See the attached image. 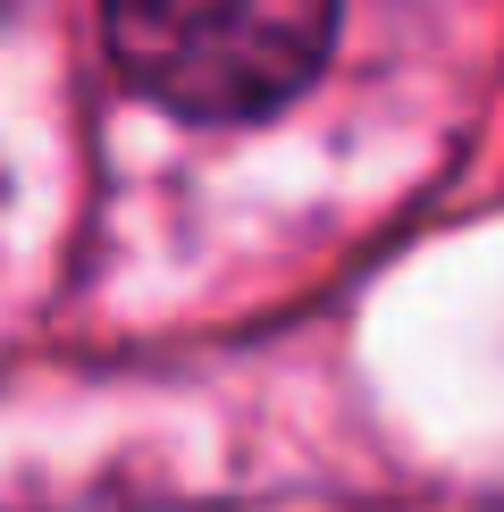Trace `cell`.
<instances>
[{
	"instance_id": "obj_2",
	"label": "cell",
	"mask_w": 504,
	"mask_h": 512,
	"mask_svg": "<svg viewBox=\"0 0 504 512\" xmlns=\"http://www.w3.org/2000/svg\"><path fill=\"white\" fill-rule=\"evenodd\" d=\"M0 9H9V0H0Z\"/></svg>"
},
{
	"instance_id": "obj_1",
	"label": "cell",
	"mask_w": 504,
	"mask_h": 512,
	"mask_svg": "<svg viewBox=\"0 0 504 512\" xmlns=\"http://www.w3.org/2000/svg\"><path fill=\"white\" fill-rule=\"evenodd\" d=\"M118 76L194 126H252L303 101L336 51V0H101Z\"/></svg>"
}]
</instances>
